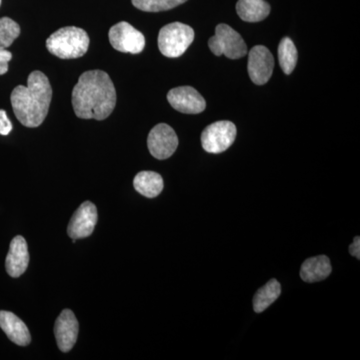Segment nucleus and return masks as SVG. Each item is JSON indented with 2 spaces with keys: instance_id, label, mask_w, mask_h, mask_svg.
<instances>
[{
  "instance_id": "nucleus-1",
  "label": "nucleus",
  "mask_w": 360,
  "mask_h": 360,
  "mask_svg": "<svg viewBox=\"0 0 360 360\" xmlns=\"http://www.w3.org/2000/svg\"><path fill=\"white\" fill-rule=\"evenodd\" d=\"M72 108L82 120H104L116 105V90L112 80L103 70L85 71L72 90Z\"/></svg>"
},
{
  "instance_id": "nucleus-2",
  "label": "nucleus",
  "mask_w": 360,
  "mask_h": 360,
  "mask_svg": "<svg viewBox=\"0 0 360 360\" xmlns=\"http://www.w3.org/2000/svg\"><path fill=\"white\" fill-rule=\"evenodd\" d=\"M52 89L49 78L41 71L30 73L27 86L18 85L11 94L14 115L26 127H39L49 115Z\"/></svg>"
},
{
  "instance_id": "nucleus-3",
  "label": "nucleus",
  "mask_w": 360,
  "mask_h": 360,
  "mask_svg": "<svg viewBox=\"0 0 360 360\" xmlns=\"http://www.w3.org/2000/svg\"><path fill=\"white\" fill-rule=\"evenodd\" d=\"M89 34L84 30L66 26L52 33L46 40V49L58 58H79L89 51Z\"/></svg>"
},
{
  "instance_id": "nucleus-4",
  "label": "nucleus",
  "mask_w": 360,
  "mask_h": 360,
  "mask_svg": "<svg viewBox=\"0 0 360 360\" xmlns=\"http://www.w3.org/2000/svg\"><path fill=\"white\" fill-rule=\"evenodd\" d=\"M194 39V30L181 22H172L163 26L158 34V49L169 58L181 56Z\"/></svg>"
},
{
  "instance_id": "nucleus-5",
  "label": "nucleus",
  "mask_w": 360,
  "mask_h": 360,
  "mask_svg": "<svg viewBox=\"0 0 360 360\" xmlns=\"http://www.w3.org/2000/svg\"><path fill=\"white\" fill-rule=\"evenodd\" d=\"M208 46L214 56H225L231 59H239L248 54V46L241 35L224 23L217 26Z\"/></svg>"
},
{
  "instance_id": "nucleus-6",
  "label": "nucleus",
  "mask_w": 360,
  "mask_h": 360,
  "mask_svg": "<svg viewBox=\"0 0 360 360\" xmlns=\"http://www.w3.org/2000/svg\"><path fill=\"white\" fill-rule=\"evenodd\" d=\"M238 130L233 122L229 120L217 122L208 125L201 134V144L206 153H217L227 150L236 139Z\"/></svg>"
},
{
  "instance_id": "nucleus-7",
  "label": "nucleus",
  "mask_w": 360,
  "mask_h": 360,
  "mask_svg": "<svg viewBox=\"0 0 360 360\" xmlns=\"http://www.w3.org/2000/svg\"><path fill=\"white\" fill-rule=\"evenodd\" d=\"M111 46L123 53L139 54L146 47V37L127 21L113 25L108 32Z\"/></svg>"
},
{
  "instance_id": "nucleus-8",
  "label": "nucleus",
  "mask_w": 360,
  "mask_h": 360,
  "mask_svg": "<svg viewBox=\"0 0 360 360\" xmlns=\"http://www.w3.org/2000/svg\"><path fill=\"white\" fill-rule=\"evenodd\" d=\"M148 146L149 153L156 160H167L176 150L179 137L169 125L160 123L149 132Z\"/></svg>"
},
{
  "instance_id": "nucleus-9",
  "label": "nucleus",
  "mask_w": 360,
  "mask_h": 360,
  "mask_svg": "<svg viewBox=\"0 0 360 360\" xmlns=\"http://www.w3.org/2000/svg\"><path fill=\"white\" fill-rule=\"evenodd\" d=\"M274 68V58L271 52L264 45H257L248 54V75L251 82L257 85L269 82Z\"/></svg>"
},
{
  "instance_id": "nucleus-10",
  "label": "nucleus",
  "mask_w": 360,
  "mask_h": 360,
  "mask_svg": "<svg viewBox=\"0 0 360 360\" xmlns=\"http://www.w3.org/2000/svg\"><path fill=\"white\" fill-rule=\"evenodd\" d=\"M167 101L175 110L186 115H198L205 111L206 108L205 98L191 86H180L169 90Z\"/></svg>"
},
{
  "instance_id": "nucleus-11",
  "label": "nucleus",
  "mask_w": 360,
  "mask_h": 360,
  "mask_svg": "<svg viewBox=\"0 0 360 360\" xmlns=\"http://www.w3.org/2000/svg\"><path fill=\"white\" fill-rule=\"evenodd\" d=\"M96 206L90 201H85L71 217L68 227V233L70 238L80 239L91 236L97 224Z\"/></svg>"
},
{
  "instance_id": "nucleus-12",
  "label": "nucleus",
  "mask_w": 360,
  "mask_h": 360,
  "mask_svg": "<svg viewBox=\"0 0 360 360\" xmlns=\"http://www.w3.org/2000/svg\"><path fill=\"white\" fill-rule=\"evenodd\" d=\"M78 321L70 309L63 310L58 317L54 326V335L59 349L63 352H70L77 343L78 336Z\"/></svg>"
},
{
  "instance_id": "nucleus-13",
  "label": "nucleus",
  "mask_w": 360,
  "mask_h": 360,
  "mask_svg": "<svg viewBox=\"0 0 360 360\" xmlns=\"http://www.w3.org/2000/svg\"><path fill=\"white\" fill-rule=\"evenodd\" d=\"M30 264L27 243L21 236H15L11 240L8 255L6 260L7 274L11 277H20L25 274Z\"/></svg>"
},
{
  "instance_id": "nucleus-14",
  "label": "nucleus",
  "mask_w": 360,
  "mask_h": 360,
  "mask_svg": "<svg viewBox=\"0 0 360 360\" xmlns=\"http://www.w3.org/2000/svg\"><path fill=\"white\" fill-rule=\"evenodd\" d=\"M0 328L7 338L20 347H26L32 341V335L25 322L11 311H0Z\"/></svg>"
},
{
  "instance_id": "nucleus-15",
  "label": "nucleus",
  "mask_w": 360,
  "mask_h": 360,
  "mask_svg": "<svg viewBox=\"0 0 360 360\" xmlns=\"http://www.w3.org/2000/svg\"><path fill=\"white\" fill-rule=\"evenodd\" d=\"M330 260L326 255H319L305 260L300 269V277L305 283H319L330 276Z\"/></svg>"
},
{
  "instance_id": "nucleus-16",
  "label": "nucleus",
  "mask_w": 360,
  "mask_h": 360,
  "mask_svg": "<svg viewBox=\"0 0 360 360\" xmlns=\"http://www.w3.org/2000/svg\"><path fill=\"white\" fill-rule=\"evenodd\" d=\"M236 11L246 22H259L269 15L270 6L264 0H238Z\"/></svg>"
},
{
  "instance_id": "nucleus-17",
  "label": "nucleus",
  "mask_w": 360,
  "mask_h": 360,
  "mask_svg": "<svg viewBox=\"0 0 360 360\" xmlns=\"http://www.w3.org/2000/svg\"><path fill=\"white\" fill-rule=\"evenodd\" d=\"M134 186L137 193L148 198H155L163 191L162 177L158 172H141L134 179Z\"/></svg>"
},
{
  "instance_id": "nucleus-18",
  "label": "nucleus",
  "mask_w": 360,
  "mask_h": 360,
  "mask_svg": "<svg viewBox=\"0 0 360 360\" xmlns=\"http://www.w3.org/2000/svg\"><path fill=\"white\" fill-rule=\"evenodd\" d=\"M281 293V285L276 279H270L264 288L257 290V295L253 297V309L257 314L269 309Z\"/></svg>"
},
{
  "instance_id": "nucleus-19",
  "label": "nucleus",
  "mask_w": 360,
  "mask_h": 360,
  "mask_svg": "<svg viewBox=\"0 0 360 360\" xmlns=\"http://www.w3.org/2000/svg\"><path fill=\"white\" fill-rule=\"evenodd\" d=\"M297 49L290 37H284L278 45V60L281 70L285 75H290L297 63Z\"/></svg>"
},
{
  "instance_id": "nucleus-20",
  "label": "nucleus",
  "mask_w": 360,
  "mask_h": 360,
  "mask_svg": "<svg viewBox=\"0 0 360 360\" xmlns=\"http://www.w3.org/2000/svg\"><path fill=\"white\" fill-rule=\"evenodd\" d=\"M131 1L139 11H146V13H160V11L174 8L184 4L187 0H131Z\"/></svg>"
},
{
  "instance_id": "nucleus-21",
  "label": "nucleus",
  "mask_w": 360,
  "mask_h": 360,
  "mask_svg": "<svg viewBox=\"0 0 360 360\" xmlns=\"http://www.w3.org/2000/svg\"><path fill=\"white\" fill-rule=\"evenodd\" d=\"M20 35V26L9 18H0V49H6L13 45Z\"/></svg>"
},
{
  "instance_id": "nucleus-22",
  "label": "nucleus",
  "mask_w": 360,
  "mask_h": 360,
  "mask_svg": "<svg viewBox=\"0 0 360 360\" xmlns=\"http://www.w3.org/2000/svg\"><path fill=\"white\" fill-rule=\"evenodd\" d=\"M13 130V123L7 117L6 110H0V134L8 135Z\"/></svg>"
},
{
  "instance_id": "nucleus-23",
  "label": "nucleus",
  "mask_w": 360,
  "mask_h": 360,
  "mask_svg": "<svg viewBox=\"0 0 360 360\" xmlns=\"http://www.w3.org/2000/svg\"><path fill=\"white\" fill-rule=\"evenodd\" d=\"M13 59V53L6 49H0V75L8 71V63Z\"/></svg>"
},
{
  "instance_id": "nucleus-24",
  "label": "nucleus",
  "mask_w": 360,
  "mask_h": 360,
  "mask_svg": "<svg viewBox=\"0 0 360 360\" xmlns=\"http://www.w3.org/2000/svg\"><path fill=\"white\" fill-rule=\"evenodd\" d=\"M349 252L352 257L360 258V238L359 236H355L354 243L349 246Z\"/></svg>"
},
{
  "instance_id": "nucleus-25",
  "label": "nucleus",
  "mask_w": 360,
  "mask_h": 360,
  "mask_svg": "<svg viewBox=\"0 0 360 360\" xmlns=\"http://www.w3.org/2000/svg\"><path fill=\"white\" fill-rule=\"evenodd\" d=\"M0 6H1V0H0Z\"/></svg>"
}]
</instances>
